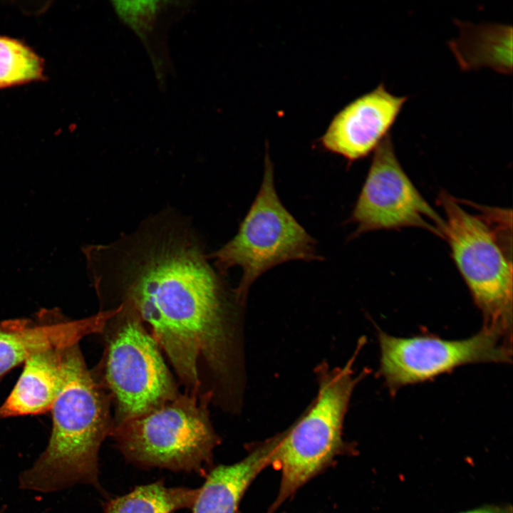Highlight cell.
I'll list each match as a JSON object with an SVG mask.
<instances>
[{"instance_id": "cell-8", "label": "cell", "mask_w": 513, "mask_h": 513, "mask_svg": "<svg viewBox=\"0 0 513 513\" xmlns=\"http://www.w3.org/2000/svg\"><path fill=\"white\" fill-rule=\"evenodd\" d=\"M379 375L391 394L400 388L423 383L467 364L512 361V339L482 328L461 340L432 335L395 337L378 331Z\"/></svg>"}, {"instance_id": "cell-13", "label": "cell", "mask_w": 513, "mask_h": 513, "mask_svg": "<svg viewBox=\"0 0 513 513\" xmlns=\"http://www.w3.org/2000/svg\"><path fill=\"white\" fill-rule=\"evenodd\" d=\"M280 440L277 434L256 445L242 460L211 469L200 487L192 513H237L246 489L266 466Z\"/></svg>"}, {"instance_id": "cell-3", "label": "cell", "mask_w": 513, "mask_h": 513, "mask_svg": "<svg viewBox=\"0 0 513 513\" xmlns=\"http://www.w3.org/2000/svg\"><path fill=\"white\" fill-rule=\"evenodd\" d=\"M437 201L445 215L444 238L482 315V328L512 338L511 210L475 204L477 211H467L445 192Z\"/></svg>"}, {"instance_id": "cell-14", "label": "cell", "mask_w": 513, "mask_h": 513, "mask_svg": "<svg viewBox=\"0 0 513 513\" xmlns=\"http://www.w3.org/2000/svg\"><path fill=\"white\" fill-rule=\"evenodd\" d=\"M460 35L449 42L465 71L489 67L503 74L512 70V27L499 24L475 25L456 20Z\"/></svg>"}, {"instance_id": "cell-11", "label": "cell", "mask_w": 513, "mask_h": 513, "mask_svg": "<svg viewBox=\"0 0 513 513\" xmlns=\"http://www.w3.org/2000/svg\"><path fill=\"white\" fill-rule=\"evenodd\" d=\"M115 314L109 309L85 318L68 319L57 312L44 311L36 318L0 319V378L37 351L71 346L101 332Z\"/></svg>"}, {"instance_id": "cell-9", "label": "cell", "mask_w": 513, "mask_h": 513, "mask_svg": "<svg viewBox=\"0 0 513 513\" xmlns=\"http://www.w3.org/2000/svg\"><path fill=\"white\" fill-rule=\"evenodd\" d=\"M354 235L378 229L420 227L444 238L445 224L400 164L388 134L374 150L366 181L350 217Z\"/></svg>"}, {"instance_id": "cell-16", "label": "cell", "mask_w": 513, "mask_h": 513, "mask_svg": "<svg viewBox=\"0 0 513 513\" xmlns=\"http://www.w3.org/2000/svg\"><path fill=\"white\" fill-rule=\"evenodd\" d=\"M43 78V60L29 46L0 36V89Z\"/></svg>"}, {"instance_id": "cell-12", "label": "cell", "mask_w": 513, "mask_h": 513, "mask_svg": "<svg viewBox=\"0 0 513 513\" xmlns=\"http://www.w3.org/2000/svg\"><path fill=\"white\" fill-rule=\"evenodd\" d=\"M71 346L46 348L26 359L18 380L0 405V419L51 411L66 380Z\"/></svg>"}, {"instance_id": "cell-1", "label": "cell", "mask_w": 513, "mask_h": 513, "mask_svg": "<svg viewBox=\"0 0 513 513\" xmlns=\"http://www.w3.org/2000/svg\"><path fill=\"white\" fill-rule=\"evenodd\" d=\"M207 259L194 229L171 211L95 246L89 258L96 286L115 291L121 304L149 325L193 395L200 385V358L227 379L240 361L234 307Z\"/></svg>"}, {"instance_id": "cell-18", "label": "cell", "mask_w": 513, "mask_h": 513, "mask_svg": "<svg viewBox=\"0 0 513 513\" xmlns=\"http://www.w3.org/2000/svg\"><path fill=\"white\" fill-rule=\"evenodd\" d=\"M461 513H512L511 505H486Z\"/></svg>"}, {"instance_id": "cell-4", "label": "cell", "mask_w": 513, "mask_h": 513, "mask_svg": "<svg viewBox=\"0 0 513 513\" xmlns=\"http://www.w3.org/2000/svg\"><path fill=\"white\" fill-rule=\"evenodd\" d=\"M359 339L349 360L343 366L331 368L326 361L314 369L318 391L316 397L284 432L273 454L271 465L281 472L279 494L268 513L274 512L306 482L348 450L343 440V425L356 385L369 372L358 375L353 370L356 357L365 343Z\"/></svg>"}, {"instance_id": "cell-6", "label": "cell", "mask_w": 513, "mask_h": 513, "mask_svg": "<svg viewBox=\"0 0 513 513\" xmlns=\"http://www.w3.org/2000/svg\"><path fill=\"white\" fill-rule=\"evenodd\" d=\"M220 274L239 266L242 276L234 291L244 306L249 289L261 274L291 261L320 259L316 242L281 202L274 185V165L268 153L259 190L237 234L207 256Z\"/></svg>"}, {"instance_id": "cell-15", "label": "cell", "mask_w": 513, "mask_h": 513, "mask_svg": "<svg viewBox=\"0 0 513 513\" xmlns=\"http://www.w3.org/2000/svg\"><path fill=\"white\" fill-rule=\"evenodd\" d=\"M199 492L200 488L167 487L158 480L109 499L104 504L103 513H172L192 509Z\"/></svg>"}, {"instance_id": "cell-17", "label": "cell", "mask_w": 513, "mask_h": 513, "mask_svg": "<svg viewBox=\"0 0 513 513\" xmlns=\"http://www.w3.org/2000/svg\"><path fill=\"white\" fill-rule=\"evenodd\" d=\"M158 1H115L118 16L138 34L145 33L153 24L162 5Z\"/></svg>"}, {"instance_id": "cell-5", "label": "cell", "mask_w": 513, "mask_h": 513, "mask_svg": "<svg viewBox=\"0 0 513 513\" xmlns=\"http://www.w3.org/2000/svg\"><path fill=\"white\" fill-rule=\"evenodd\" d=\"M206 395H177L140 416L114 425L110 435L124 457L142 468L206 475L220 437L209 420Z\"/></svg>"}, {"instance_id": "cell-10", "label": "cell", "mask_w": 513, "mask_h": 513, "mask_svg": "<svg viewBox=\"0 0 513 513\" xmlns=\"http://www.w3.org/2000/svg\"><path fill=\"white\" fill-rule=\"evenodd\" d=\"M407 100L380 83L335 115L321 138L322 146L350 162L366 157L389 134Z\"/></svg>"}, {"instance_id": "cell-7", "label": "cell", "mask_w": 513, "mask_h": 513, "mask_svg": "<svg viewBox=\"0 0 513 513\" xmlns=\"http://www.w3.org/2000/svg\"><path fill=\"white\" fill-rule=\"evenodd\" d=\"M121 305L125 314L108 341L103 367L104 382L116 406L113 425L143 415L178 395L156 341L139 316Z\"/></svg>"}, {"instance_id": "cell-2", "label": "cell", "mask_w": 513, "mask_h": 513, "mask_svg": "<svg viewBox=\"0 0 513 513\" xmlns=\"http://www.w3.org/2000/svg\"><path fill=\"white\" fill-rule=\"evenodd\" d=\"M50 412L48 445L19 475L20 488L48 493L77 484L98 487V452L113 422L108 400L88 369L78 343L69 348L66 380Z\"/></svg>"}]
</instances>
